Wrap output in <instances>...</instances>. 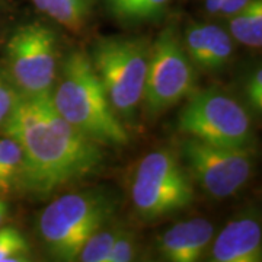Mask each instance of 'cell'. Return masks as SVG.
Listing matches in <instances>:
<instances>
[{"label":"cell","mask_w":262,"mask_h":262,"mask_svg":"<svg viewBox=\"0 0 262 262\" xmlns=\"http://www.w3.org/2000/svg\"><path fill=\"white\" fill-rule=\"evenodd\" d=\"M184 47L194 67L219 72L227 66L233 46L230 35L217 25L192 24L185 29Z\"/></svg>","instance_id":"cell-11"},{"label":"cell","mask_w":262,"mask_h":262,"mask_svg":"<svg viewBox=\"0 0 262 262\" xmlns=\"http://www.w3.org/2000/svg\"><path fill=\"white\" fill-rule=\"evenodd\" d=\"M8 211H9V207L6 204V201L0 196V225L5 222V219L8 215Z\"/></svg>","instance_id":"cell-25"},{"label":"cell","mask_w":262,"mask_h":262,"mask_svg":"<svg viewBox=\"0 0 262 262\" xmlns=\"http://www.w3.org/2000/svg\"><path fill=\"white\" fill-rule=\"evenodd\" d=\"M19 91L15 84H10L6 79L0 76V125L8 120L15 105L18 102Z\"/></svg>","instance_id":"cell-20"},{"label":"cell","mask_w":262,"mask_h":262,"mask_svg":"<svg viewBox=\"0 0 262 262\" xmlns=\"http://www.w3.org/2000/svg\"><path fill=\"white\" fill-rule=\"evenodd\" d=\"M225 0H206V8L210 13H219Z\"/></svg>","instance_id":"cell-24"},{"label":"cell","mask_w":262,"mask_h":262,"mask_svg":"<svg viewBox=\"0 0 262 262\" xmlns=\"http://www.w3.org/2000/svg\"><path fill=\"white\" fill-rule=\"evenodd\" d=\"M179 153L189 178L217 200L234 195L252 173V158L248 150L219 147L185 136Z\"/></svg>","instance_id":"cell-9"},{"label":"cell","mask_w":262,"mask_h":262,"mask_svg":"<svg viewBox=\"0 0 262 262\" xmlns=\"http://www.w3.org/2000/svg\"><path fill=\"white\" fill-rule=\"evenodd\" d=\"M178 115V131L213 146L248 150L252 127L244 106L222 91L194 92Z\"/></svg>","instance_id":"cell-6"},{"label":"cell","mask_w":262,"mask_h":262,"mask_svg":"<svg viewBox=\"0 0 262 262\" xmlns=\"http://www.w3.org/2000/svg\"><path fill=\"white\" fill-rule=\"evenodd\" d=\"M51 99L57 113L95 143L117 147L130 141L88 53L77 50L66 57L60 83L51 91Z\"/></svg>","instance_id":"cell-2"},{"label":"cell","mask_w":262,"mask_h":262,"mask_svg":"<svg viewBox=\"0 0 262 262\" xmlns=\"http://www.w3.org/2000/svg\"><path fill=\"white\" fill-rule=\"evenodd\" d=\"M32 256L27 237L15 227H0V262H24Z\"/></svg>","instance_id":"cell-17"},{"label":"cell","mask_w":262,"mask_h":262,"mask_svg":"<svg viewBox=\"0 0 262 262\" xmlns=\"http://www.w3.org/2000/svg\"><path fill=\"white\" fill-rule=\"evenodd\" d=\"M24 153L18 141L9 136L0 140V196L22 189Z\"/></svg>","instance_id":"cell-14"},{"label":"cell","mask_w":262,"mask_h":262,"mask_svg":"<svg viewBox=\"0 0 262 262\" xmlns=\"http://www.w3.org/2000/svg\"><path fill=\"white\" fill-rule=\"evenodd\" d=\"M230 19V35L248 47L262 46V0H249Z\"/></svg>","instance_id":"cell-13"},{"label":"cell","mask_w":262,"mask_h":262,"mask_svg":"<svg viewBox=\"0 0 262 262\" xmlns=\"http://www.w3.org/2000/svg\"><path fill=\"white\" fill-rule=\"evenodd\" d=\"M56 32L41 24L20 25L6 44V63L15 88L22 95L51 92L57 77Z\"/></svg>","instance_id":"cell-8"},{"label":"cell","mask_w":262,"mask_h":262,"mask_svg":"<svg viewBox=\"0 0 262 262\" xmlns=\"http://www.w3.org/2000/svg\"><path fill=\"white\" fill-rule=\"evenodd\" d=\"M246 94L248 99L252 105L255 111H261L262 110V72L261 69H256L251 76L248 86H246Z\"/></svg>","instance_id":"cell-21"},{"label":"cell","mask_w":262,"mask_h":262,"mask_svg":"<svg viewBox=\"0 0 262 262\" xmlns=\"http://www.w3.org/2000/svg\"><path fill=\"white\" fill-rule=\"evenodd\" d=\"M38 9L47 13L69 31L80 32L89 16L88 0H32Z\"/></svg>","instance_id":"cell-15"},{"label":"cell","mask_w":262,"mask_h":262,"mask_svg":"<svg viewBox=\"0 0 262 262\" xmlns=\"http://www.w3.org/2000/svg\"><path fill=\"white\" fill-rule=\"evenodd\" d=\"M195 92V67L175 27L159 32L150 44L141 103L151 117L165 113Z\"/></svg>","instance_id":"cell-7"},{"label":"cell","mask_w":262,"mask_h":262,"mask_svg":"<svg viewBox=\"0 0 262 262\" xmlns=\"http://www.w3.org/2000/svg\"><path fill=\"white\" fill-rule=\"evenodd\" d=\"M117 200L105 191H82L56 198L39 215L38 230L47 252L58 261H77L91 234L111 223Z\"/></svg>","instance_id":"cell-3"},{"label":"cell","mask_w":262,"mask_h":262,"mask_svg":"<svg viewBox=\"0 0 262 262\" xmlns=\"http://www.w3.org/2000/svg\"><path fill=\"white\" fill-rule=\"evenodd\" d=\"M248 2H249V0H225L220 12H222L223 15L232 16V15H234L237 10L242 9Z\"/></svg>","instance_id":"cell-23"},{"label":"cell","mask_w":262,"mask_h":262,"mask_svg":"<svg viewBox=\"0 0 262 262\" xmlns=\"http://www.w3.org/2000/svg\"><path fill=\"white\" fill-rule=\"evenodd\" d=\"M122 232V227L117 225H105L84 242L80 252L77 255V261L82 262H106V258L113 249V245L118 234Z\"/></svg>","instance_id":"cell-16"},{"label":"cell","mask_w":262,"mask_h":262,"mask_svg":"<svg viewBox=\"0 0 262 262\" xmlns=\"http://www.w3.org/2000/svg\"><path fill=\"white\" fill-rule=\"evenodd\" d=\"M137 255V239L133 232L124 230L118 234L113 245V249L106 258V262H128Z\"/></svg>","instance_id":"cell-19"},{"label":"cell","mask_w":262,"mask_h":262,"mask_svg":"<svg viewBox=\"0 0 262 262\" xmlns=\"http://www.w3.org/2000/svg\"><path fill=\"white\" fill-rule=\"evenodd\" d=\"M134 0H105L106 8L111 12V15H114L117 19H120L124 16V13L127 12V9L131 6Z\"/></svg>","instance_id":"cell-22"},{"label":"cell","mask_w":262,"mask_h":262,"mask_svg":"<svg viewBox=\"0 0 262 262\" xmlns=\"http://www.w3.org/2000/svg\"><path fill=\"white\" fill-rule=\"evenodd\" d=\"M150 42L146 38L105 37L92 44V67L120 120L133 121L140 106Z\"/></svg>","instance_id":"cell-4"},{"label":"cell","mask_w":262,"mask_h":262,"mask_svg":"<svg viewBox=\"0 0 262 262\" xmlns=\"http://www.w3.org/2000/svg\"><path fill=\"white\" fill-rule=\"evenodd\" d=\"M170 0H134L124 13V22H144L163 16Z\"/></svg>","instance_id":"cell-18"},{"label":"cell","mask_w":262,"mask_h":262,"mask_svg":"<svg viewBox=\"0 0 262 262\" xmlns=\"http://www.w3.org/2000/svg\"><path fill=\"white\" fill-rule=\"evenodd\" d=\"M2 133L24 153L22 189L35 198L94 175L102 165L101 144L86 137L57 113L51 92L22 95Z\"/></svg>","instance_id":"cell-1"},{"label":"cell","mask_w":262,"mask_h":262,"mask_svg":"<svg viewBox=\"0 0 262 262\" xmlns=\"http://www.w3.org/2000/svg\"><path fill=\"white\" fill-rule=\"evenodd\" d=\"M131 198L139 217L153 222L188 208L195 194L192 179L178 158L160 149L149 153L136 169Z\"/></svg>","instance_id":"cell-5"},{"label":"cell","mask_w":262,"mask_h":262,"mask_svg":"<svg viewBox=\"0 0 262 262\" xmlns=\"http://www.w3.org/2000/svg\"><path fill=\"white\" fill-rule=\"evenodd\" d=\"M214 234V227L201 217L189 219L172 226L158 241L163 259L170 262H196L207 252Z\"/></svg>","instance_id":"cell-10"},{"label":"cell","mask_w":262,"mask_h":262,"mask_svg":"<svg viewBox=\"0 0 262 262\" xmlns=\"http://www.w3.org/2000/svg\"><path fill=\"white\" fill-rule=\"evenodd\" d=\"M215 262H261L262 230L256 219L242 217L230 222L213 244Z\"/></svg>","instance_id":"cell-12"}]
</instances>
